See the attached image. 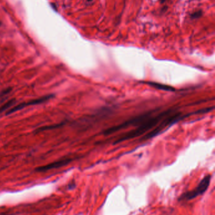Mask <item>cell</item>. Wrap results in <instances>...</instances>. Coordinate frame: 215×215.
Instances as JSON below:
<instances>
[{
	"label": "cell",
	"instance_id": "cell-5",
	"mask_svg": "<svg viewBox=\"0 0 215 215\" xmlns=\"http://www.w3.org/2000/svg\"><path fill=\"white\" fill-rule=\"evenodd\" d=\"M71 161H72V160L71 159H65L60 160H57L51 164L43 165V166L39 167L35 169V171L37 172H46L49 171V170L58 169L59 167H63L66 165H68L71 162Z\"/></svg>",
	"mask_w": 215,
	"mask_h": 215
},
{
	"label": "cell",
	"instance_id": "cell-10",
	"mask_svg": "<svg viewBox=\"0 0 215 215\" xmlns=\"http://www.w3.org/2000/svg\"><path fill=\"white\" fill-rule=\"evenodd\" d=\"M159 1H160V4H163V3H165V2L167 1V0H159Z\"/></svg>",
	"mask_w": 215,
	"mask_h": 215
},
{
	"label": "cell",
	"instance_id": "cell-4",
	"mask_svg": "<svg viewBox=\"0 0 215 215\" xmlns=\"http://www.w3.org/2000/svg\"><path fill=\"white\" fill-rule=\"evenodd\" d=\"M53 95H47V96H45L43 97H41L40 98H38V99H35V100H32L29 101L27 102H24V103H22L20 104L17 105L15 106L12 107L11 108H10L8 111H6V113L5 114L6 115H8L12 114L13 113H15V112L23 110L25 108L29 106H33V105H39V104H42L46 102L47 101L49 100L51 98H53Z\"/></svg>",
	"mask_w": 215,
	"mask_h": 215
},
{
	"label": "cell",
	"instance_id": "cell-9",
	"mask_svg": "<svg viewBox=\"0 0 215 215\" xmlns=\"http://www.w3.org/2000/svg\"><path fill=\"white\" fill-rule=\"evenodd\" d=\"M202 15H203V11L201 10H198L191 13L190 16L191 19H198L202 16Z\"/></svg>",
	"mask_w": 215,
	"mask_h": 215
},
{
	"label": "cell",
	"instance_id": "cell-8",
	"mask_svg": "<svg viewBox=\"0 0 215 215\" xmlns=\"http://www.w3.org/2000/svg\"><path fill=\"white\" fill-rule=\"evenodd\" d=\"M62 124L61 123V124H56V125H49V126H44V127H39L37 130H35V133H40L41 132L49 130L58 128H59L60 127H62Z\"/></svg>",
	"mask_w": 215,
	"mask_h": 215
},
{
	"label": "cell",
	"instance_id": "cell-1",
	"mask_svg": "<svg viewBox=\"0 0 215 215\" xmlns=\"http://www.w3.org/2000/svg\"><path fill=\"white\" fill-rule=\"evenodd\" d=\"M172 111V110H169L167 111L162 112V113H160L158 115L154 116H152L151 113H150L148 116L144 121H143L140 125H138L136 129L130 131L128 133L125 134L124 135L120 137L119 139H118L115 142V143H118L143 135V134H144L147 131H148L150 129L155 126H157L161 121H162L165 117H166V116L171 113Z\"/></svg>",
	"mask_w": 215,
	"mask_h": 215
},
{
	"label": "cell",
	"instance_id": "cell-3",
	"mask_svg": "<svg viewBox=\"0 0 215 215\" xmlns=\"http://www.w3.org/2000/svg\"><path fill=\"white\" fill-rule=\"evenodd\" d=\"M173 111L170 113L168 115H167L166 117H165L161 122L160 124L158 125V127H156L153 131H151L150 133L147 134V135L145 137V139H149L152 137L156 136L158 133H160L161 131L163 130L166 128L167 127L169 126V125H171L172 124H173L177 122L178 120H181V113H172Z\"/></svg>",
	"mask_w": 215,
	"mask_h": 215
},
{
	"label": "cell",
	"instance_id": "cell-7",
	"mask_svg": "<svg viewBox=\"0 0 215 215\" xmlns=\"http://www.w3.org/2000/svg\"><path fill=\"white\" fill-rule=\"evenodd\" d=\"M16 103L15 99H11L10 100L7 101L6 103H4L1 106H0V114H1L3 112L8 111L10 108L13 107V106L15 105Z\"/></svg>",
	"mask_w": 215,
	"mask_h": 215
},
{
	"label": "cell",
	"instance_id": "cell-2",
	"mask_svg": "<svg viewBox=\"0 0 215 215\" xmlns=\"http://www.w3.org/2000/svg\"><path fill=\"white\" fill-rule=\"evenodd\" d=\"M211 176L210 174L204 176L201 179L200 182L196 187V188L190 191L183 192V194L179 196L178 200L179 201H189L197 198L199 196L203 194L208 189L210 182H211Z\"/></svg>",
	"mask_w": 215,
	"mask_h": 215
},
{
	"label": "cell",
	"instance_id": "cell-11",
	"mask_svg": "<svg viewBox=\"0 0 215 215\" xmlns=\"http://www.w3.org/2000/svg\"><path fill=\"white\" fill-rule=\"evenodd\" d=\"M87 1H88V2H90V1H92L93 0H87Z\"/></svg>",
	"mask_w": 215,
	"mask_h": 215
},
{
	"label": "cell",
	"instance_id": "cell-12",
	"mask_svg": "<svg viewBox=\"0 0 215 215\" xmlns=\"http://www.w3.org/2000/svg\"><path fill=\"white\" fill-rule=\"evenodd\" d=\"M0 25H1V23H0Z\"/></svg>",
	"mask_w": 215,
	"mask_h": 215
},
{
	"label": "cell",
	"instance_id": "cell-6",
	"mask_svg": "<svg viewBox=\"0 0 215 215\" xmlns=\"http://www.w3.org/2000/svg\"><path fill=\"white\" fill-rule=\"evenodd\" d=\"M147 84L150 85L151 86H153L156 89H160V90H163L166 91H174L175 89L172 87H171L169 86H167V85H164L162 84H159L157 83H154V82H148L146 83Z\"/></svg>",
	"mask_w": 215,
	"mask_h": 215
}]
</instances>
